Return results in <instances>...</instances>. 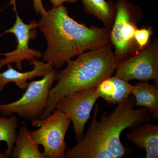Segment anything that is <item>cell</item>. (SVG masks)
Instances as JSON below:
<instances>
[{
	"mask_svg": "<svg viewBox=\"0 0 158 158\" xmlns=\"http://www.w3.org/2000/svg\"><path fill=\"white\" fill-rule=\"evenodd\" d=\"M20 128L10 157L44 158L37 144L31 135L30 131L24 123Z\"/></svg>",
	"mask_w": 158,
	"mask_h": 158,
	"instance_id": "cell-14",
	"label": "cell"
},
{
	"mask_svg": "<svg viewBox=\"0 0 158 158\" xmlns=\"http://www.w3.org/2000/svg\"><path fill=\"white\" fill-rule=\"evenodd\" d=\"M135 99L130 95L117 104L111 114H102L98 121L99 107L97 104L88 131L75 146L67 149L65 158L125 157L128 152L120 141L123 131L150 121L152 118L147 108L142 107L135 110Z\"/></svg>",
	"mask_w": 158,
	"mask_h": 158,
	"instance_id": "cell-1",
	"label": "cell"
},
{
	"mask_svg": "<svg viewBox=\"0 0 158 158\" xmlns=\"http://www.w3.org/2000/svg\"><path fill=\"white\" fill-rule=\"evenodd\" d=\"M116 76H110L97 86V94L108 104H118L131 94L134 85Z\"/></svg>",
	"mask_w": 158,
	"mask_h": 158,
	"instance_id": "cell-12",
	"label": "cell"
},
{
	"mask_svg": "<svg viewBox=\"0 0 158 158\" xmlns=\"http://www.w3.org/2000/svg\"><path fill=\"white\" fill-rule=\"evenodd\" d=\"M113 46L109 43L100 48L88 51L69 60L64 69L56 71V85L50 91L46 107L39 119H42L56 110L59 101L70 94L96 87L111 76L118 65Z\"/></svg>",
	"mask_w": 158,
	"mask_h": 158,
	"instance_id": "cell-3",
	"label": "cell"
},
{
	"mask_svg": "<svg viewBox=\"0 0 158 158\" xmlns=\"http://www.w3.org/2000/svg\"><path fill=\"white\" fill-rule=\"evenodd\" d=\"M18 123L17 117L14 114L9 118L4 116L0 117V141L6 142L7 148L4 152L9 158L11 156L15 146Z\"/></svg>",
	"mask_w": 158,
	"mask_h": 158,
	"instance_id": "cell-16",
	"label": "cell"
},
{
	"mask_svg": "<svg viewBox=\"0 0 158 158\" xmlns=\"http://www.w3.org/2000/svg\"><path fill=\"white\" fill-rule=\"evenodd\" d=\"M29 65H33L34 68L25 72L14 69L10 64L7 65L8 69L0 72V91H3L5 86L10 83H15L21 90H26L28 85V81L44 77L55 69L51 63L40 61L36 58L30 61Z\"/></svg>",
	"mask_w": 158,
	"mask_h": 158,
	"instance_id": "cell-10",
	"label": "cell"
},
{
	"mask_svg": "<svg viewBox=\"0 0 158 158\" xmlns=\"http://www.w3.org/2000/svg\"><path fill=\"white\" fill-rule=\"evenodd\" d=\"M116 70L115 76L127 81H158V38L154 37L145 48L119 63Z\"/></svg>",
	"mask_w": 158,
	"mask_h": 158,
	"instance_id": "cell-8",
	"label": "cell"
},
{
	"mask_svg": "<svg viewBox=\"0 0 158 158\" xmlns=\"http://www.w3.org/2000/svg\"><path fill=\"white\" fill-rule=\"evenodd\" d=\"M0 158H9V157L7 156L5 152H2L0 151Z\"/></svg>",
	"mask_w": 158,
	"mask_h": 158,
	"instance_id": "cell-20",
	"label": "cell"
},
{
	"mask_svg": "<svg viewBox=\"0 0 158 158\" xmlns=\"http://www.w3.org/2000/svg\"><path fill=\"white\" fill-rule=\"evenodd\" d=\"M0 99H1V98H0Z\"/></svg>",
	"mask_w": 158,
	"mask_h": 158,
	"instance_id": "cell-21",
	"label": "cell"
},
{
	"mask_svg": "<svg viewBox=\"0 0 158 158\" xmlns=\"http://www.w3.org/2000/svg\"><path fill=\"white\" fill-rule=\"evenodd\" d=\"M71 122L68 115L57 110L44 119L32 120V126L39 128L30 131L31 135L44 148V158H65L68 149L65 136Z\"/></svg>",
	"mask_w": 158,
	"mask_h": 158,
	"instance_id": "cell-5",
	"label": "cell"
},
{
	"mask_svg": "<svg viewBox=\"0 0 158 158\" xmlns=\"http://www.w3.org/2000/svg\"><path fill=\"white\" fill-rule=\"evenodd\" d=\"M116 6V15L110 31V38L119 64L140 51L135 34L143 17V11L128 0H117Z\"/></svg>",
	"mask_w": 158,
	"mask_h": 158,
	"instance_id": "cell-4",
	"label": "cell"
},
{
	"mask_svg": "<svg viewBox=\"0 0 158 158\" xmlns=\"http://www.w3.org/2000/svg\"><path fill=\"white\" fill-rule=\"evenodd\" d=\"M56 71L46 74L41 80L29 82L25 92L19 99L7 104H0V114L9 116L17 114L27 120L39 118L46 107L49 94Z\"/></svg>",
	"mask_w": 158,
	"mask_h": 158,
	"instance_id": "cell-6",
	"label": "cell"
},
{
	"mask_svg": "<svg viewBox=\"0 0 158 158\" xmlns=\"http://www.w3.org/2000/svg\"><path fill=\"white\" fill-rule=\"evenodd\" d=\"M135 99V107L147 108L154 119L158 117V85L141 81L133 86L131 94Z\"/></svg>",
	"mask_w": 158,
	"mask_h": 158,
	"instance_id": "cell-13",
	"label": "cell"
},
{
	"mask_svg": "<svg viewBox=\"0 0 158 158\" xmlns=\"http://www.w3.org/2000/svg\"><path fill=\"white\" fill-rule=\"evenodd\" d=\"M86 13L93 15L110 31L116 15V3L106 0H81Z\"/></svg>",
	"mask_w": 158,
	"mask_h": 158,
	"instance_id": "cell-15",
	"label": "cell"
},
{
	"mask_svg": "<svg viewBox=\"0 0 158 158\" xmlns=\"http://www.w3.org/2000/svg\"><path fill=\"white\" fill-rule=\"evenodd\" d=\"M33 7L35 11L37 13H40V15L45 14L47 12L43 4L42 0H32Z\"/></svg>",
	"mask_w": 158,
	"mask_h": 158,
	"instance_id": "cell-18",
	"label": "cell"
},
{
	"mask_svg": "<svg viewBox=\"0 0 158 158\" xmlns=\"http://www.w3.org/2000/svg\"><path fill=\"white\" fill-rule=\"evenodd\" d=\"M153 32L151 27L137 29L135 34V39L139 50L145 48L150 42Z\"/></svg>",
	"mask_w": 158,
	"mask_h": 158,
	"instance_id": "cell-17",
	"label": "cell"
},
{
	"mask_svg": "<svg viewBox=\"0 0 158 158\" xmlns=\"http://www.w3.org/2000/svg\"><path fill=\"white\" fill-rule=\"evenodd\" d=\"M127 141L138 148L145 151L146 158L158 157V125L150 121L144 123L133 128L126 135Z\"/></svg>",
	"mask_w": 158,
	"mask_h": 158,
	"instance_id": "cell-11",
	"label": "cell"
},
{
	"mask_svg": "<svg viewBox=\"0 0 158 158\" xmlns=\"http://www.w3.org/2000/svg\"><path fill=\"white\" fill-rule=\"evenodd\" d=\"M40 15L38 28L47 44L43 60L51 63L54 69H60L74 57L110 43L108 29L79 23L69 16L63 5Z\"/></svg>",
	"mask_w": 158,
	"mask_h": 158,
	"instance_id": "cell-2",
	"label": "cell"
},
{
	"mask_svg": "<svg viewBox=\"0 0 158 158\" xmlns=\"http://www.w3.org/2000/svg\"><path fill=\"white\" fill-rule=\"evenodd\" d=\"M9 4H12L13 6V10L16 15L15 23L11 27L0 34V37L6 34H13L16 37L17 44L14 50L9 52H0V56H4L0 59V69L8 64L15 63L18 69L22 71L24 60L30 62L35 58L39 59L42 56L40 51L30 48L29 47L30 40L34 39L36 37V29L38 28V23L33 20L30 23L26 24L18 13L15 0H11Z\"/></svg>",
	"mask_w": 158,
	"mask_h": 158,
	"instance_id": "cell-7",
	"label": "cell"
},
{
	"mask_svg": "<svg viewBox=\"0 0 158 158\" xmlns=\"http://www.w3.org/2000/svg\"><path fill=\"white\" fill-rule=\"evenodd\" d=\"M52 5L53 7H58L63 5L64 3L72 4L76 2L79 0H49Z\"/></svg>",
	"mask_w": 158,
	"mask_h": 158,
	"instance_id": "cell-19",
	"label": "cell"
},
{
	"mask_svg": "<svg viewBox=\"0 0 158 158\" xmlns=\"http://www.w3.org/2000/svg\"><path fill=\"white\" fill-rule=\"evenodd\" d=\"M98 98L96 87L86 88L66 95L56 106V110L63 112L70 117L77 141L84 136L85 125Z\"/></svg>",
	"mask_w": 158,
	"mask_h": 158,
	"instance_id": "cell-9",
	"label": "cell"
}]
</instances>
